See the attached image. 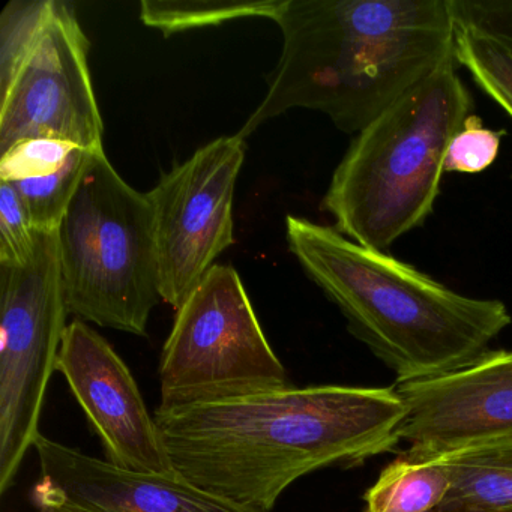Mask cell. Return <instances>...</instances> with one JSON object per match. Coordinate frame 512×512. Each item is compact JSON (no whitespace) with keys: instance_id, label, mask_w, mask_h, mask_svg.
Listing matches in <instances>:
<instances>
[{"instance_id":"1","label":"cell","mask_w":512,"mask_h":512,"mask_svg":"<svg viewBox=\"0 0 512 512\" xmlns=\"http://www.w3.org/2000/svg\"><path fill=\"white\" fill-rule=\"evenodd\" d=\"M154 416L176 475L226 502L271 512L296 479L392 451L406 404L395 388L290 386Z\"/></svg>"},{"instance_id":"2","label":"cell","mask_w":512,"mask_h":512,"mask_svg":"<svg viewBox=\"0 0 512 512\" xmlns=\"http://www.w3.org/2000/svg\"><path fill=\"white\" fill-rule=\"evenodd\" d=\"M274 22L283 52L244 140L292 109L358 134L455 58L454 0H284Z\"/></svg>"},{"instance_id":"3","label":"cell","mask_w":512,"mask_h":512,"mask_svg":"<svg viewBox=\"0 0 512 512\" xmlns=\"http://www.w3.org/2000/svg\"><path fill=\"white\" fill-rule=\"evenodd\" d=\"M286 229L307 277L337 305L350 334L394 371L397 383L469 367L512 323L499 299L455 292L335 227L289 215Z\"/></svg>"},{"instance_id":"4","label":"cell","mask_w":512,"mask_h":512,"mask_svg":"<svg viewBox=\"0 0 512 512\" xmlns=\"http://www.w3.org/2000/svg\"><path fill=\"white\" fill-rule=\"evenodd\" d=\"M457 68L440 65L350 143L322 202L346 238L388 251L433 214L446 148L473 109Z\"/></svg>"},{"instance_id":"5","label":"cell","mask_w":512,"mask_h":512,"mask_svg":"<svg viewBox=\"0 0 512 512\" xmlns=\"http://www.w3.org/2000/svg\"><path fill=\"white\" fill-rule=\"evenodd\" d=\"M68 313L83 322L146 337L163 301L154 211L104 149L94 152L58 229Z\"/></svg>"},{"instance_id":"6","label":"cell","mask_w":512,"mask_h":512,"mask_svg":"<svg viewBox=\"0 0 512 512\" xmlns=\"http://www.w3.org/2000/svg\"><path fill=\"white\" fill-rule=\"evenodd\" d=\"M160 380L163 410L292 386L232 266L215 265L176 311L161 353Z\"/></svg>"},{"instance_id":"7","label":"cell","mask_w":512,"mask_h":512,"mask_svg":"<svg viewBox=\"0 0 512 512\" xmlns=\"http://www.w3.org/2000/svg\"><path fill=\"white\" fill-rule=\"evenodd\" d=\"M67 314L58 230L38 232L25 265H0V493L41 434Z\"/></svg>"},{"instance_id":"8","label":"cell","mask_w":512,"mask_h":512,"mask_svg":"<svg viewBox=\"0 0 512 512\" xmlns=\"http://www.w3.org/2000/svg\"><path fill=\"white\" fill-rule=\"evenodd\" d=\"M245 158L239 134L220 137L164 175L148 193L163 301L185 304L233 244V197Z\"/></svg>"},{"instance_id":"9","label":"cell","mask_w":512,"mask_h":512,"mask_svg":"<svg viewBox=\"0 0 512 512\" xmlns=\"http://www.w3.org/2000/svg\"><path fill=\"white\" fill-rule=\"evenodd\" d=\"M88 53L89 41L73 5L55 0L37 43L0 92V155L32 139L104 149Z\"/></svg>"},{"instance_id":"10","label":"cell","mask_w":512,"mask_h":512,"mask_svg":"<svg viewBox=\"0 0 512 512\" xmlns=\"http://www.w3.org/2000/svg\"><path fill=\"white\" fill-rule=\"evenodd\" d=\"M394 388L406 404L398 437L407 454L440 457L512 436V350H490L454 373Z\"/></svg>"},{"instance_id":"11","label":"cell","mask_w":512,"mask_h":512,"mask_svg":"<svg viewBox=\"0 0 512 512\" xmlns=\"http://www.w3.org/2000/svg\"><path fill=\"white\" fill-rule=\"evenodd\" d=\"M56 371L100 434L107 461L134 472L176 475L136 379L103 335L80 319L67 325Z\"/></svg>"},{"instance_id":"12","label":"cell","mask_w":512,"mask_h":512,"mask_svg":"<svg viewBox=\"0 0 512 512\" xmlns=\"http://www.w3.org/2000/svg\"><path fill=\"white\" fill-rule=\"evenodd\" d=\"M34 448L41 481L91 512H257L212 496L179 475L124 469L43 434Z\"/></svg>"},{"instance_id":"13","label":"cell","mask_w":512,"mask_h":512,"mask_svg":"<svg viewBox=\"0 0 512 512\" xmlns=\"http://www.w3.org/2000/svg\"><path fill=\"white\" fill-rule=\"evenodd\" d=\"M94 152L67 140H25L0 155V181L16 188L37 232H56Z\"/></svg>"},{"instance_id":"14","label":"cell","mask_w":512,"mask_h":512,"mask_svg":"<svg viewBox=\"0 0 512 512\" xmlns=\"http://www.w3.org/2000/svg\"><path fill=\"white\" fill-rule=\"evenodd\" d=\"M440 457L451 473L443 503L512 512V436Z\"/></svg>"},{"instance_id":"15","label":"cell","mask_w":512,"mask_h":512,"mask_svg":"<svg viewBox=\"0 0 512 512\" xmlns=\"http://www.w3.org/2000/svg\"><path fill=\"white\" fill-rule=\"evenodd\" d=\"M451 473L442 457L403 455L365 493V512H430L445 502Z\"/></svg>"},{"instance_id":"16","label":"cell","mask_w":512,"mask_h":512,"mask_svg":"<svg viewBox=\"0 0 512 512\" xmlns=\"http://www.w3.org/2000/svg\"><path fill=\"white\" fill-rule=\"evenodd\" d=\"M284 0L235 2V0H145L140 4V19L148 28L166 37L191 29L220 26L239 19L275 20Z\"/></svg>"},{"instance_id":"17","label":"cell","mask_w":512,"mask_h":512,"mask_svg":"<svg viewBox=\"0 0 512 512\" xmlns=\"http://www.w3.org/2000/svg\"><path fill=\"white\" fill-rule=\"evenodd\" d=\"M455 61L512 118V49L457 20Z\"/></svg>"},{"instance_id":"18","label":"cell","mask_w":512,"mask_h":512,"mask_svg":"<svg viewBox=\"0 0 512 512\" xmlns=\"http://www.w3.org/2000/svg\"><path fill=\"white\" fill-rule=\"evenodd\" d=\"M55 0H11L0 17V92L10 86L37 43Z\"/></svg>"},{"instance_id":"19","label":"cell","mask_w":512,"mask_h":512,"mask_svg":"<svg viewBox=\"0 0 512 512\" xmlns=\"http://www.w3.org/2000/svg\"><path fill=\"white\" fill-rule=\"evenodd\" d=\"M505 130L484 127L481 116H467L446 148L445 173L478 175L496 163Z\"/></svg>"},{"instance_id":"20","label":"cell","mask_w":512,"mask_h":512,"mask_svg":"<svg viewBox=\"0 0 512 512\" xmlns=\"http://www.w3.org/2000/svg\"><path fill=\"white\" fill-rule=\"evenodd\" d=\"M37 233L16 188L0 181V265H25L34 254Z\"/></svg>"},{"instance_id":"21","label":"cell","mask_w":512,"mask_h":512,"mask_svg":"<svg viewBox=\"0 0 512 512\" xmlns=\"http://www.w3.org/2000/svg\"><path fill=\"white\" fill-rule=\"evenodd\" d=\"M455 16L512 49V0H454Z\"/></svg>"},{"instance_id":"22","label":"cell","mask_w":512,"mask_h":512,"mask_svg":"<svg viewBox=\"0 0 512 512\" xmlns=\"http://www.w3.org/2000/svg\"><path fill=\"white\" fill-rule=\"evenodd\" d=\"M34 499L37 502L38 512H91L74 505L44 481L35 487Z\"/></svg>"},{"instance_id":"23","label":"cell","mask_w":512,"mask_h":512,"mask_svg":"<svg viewBox=\"0 0 512 512\" xmlns=\"http://www.w3.org/2000/svg\"><path fill=\"white\" fill-rule=\"evenodd\" d=\"M430 512H502L491 511V509L476 508V506L455 505V503H442L439 508Z\"/></svg>"}]
</instances>
